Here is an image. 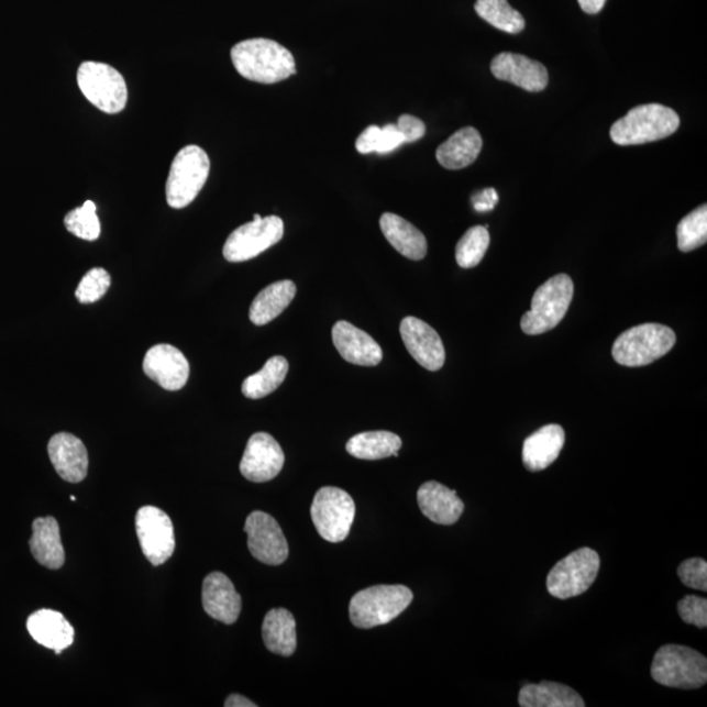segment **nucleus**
<instances>
[{
	"instance_id": "cd10ccee",
	"label": "nucleus",
	"mask_w": 707,
	"mask_h": 707,
	"mask_svg": "<svg viewBox=\"0 0 707 707\" xmlns=\"http://www.w3.org/2000/svg\"><path fill=\"white\" fill-rule=\"evenodd\" d=\"M295 295H297V286L292 280H278L267 286L253 300L250 310L251 321L257 327L269 324L291 305Z\"/></svg>"
},
{
	"instance_id": "6e6552de",
	"label": "nucleus",
	"mask_w": 707,
	"mask_h": 707,
	"mask_svg": "<svg viewBox=\"0 0 707 707\" xmlns=\"http://www.w3.org/2000/svg\"><path fill=\"white\" fill-rule=\"evenodd\" d=\"M78 86L86 99L101 112L117 114L128 104V86L122 75L101 62H84L78 68Z\"/></svg>"
},
{
	"instance_id": "ea45409f",
	"label": "nucleus",
	"mask_w": 707,
	"mask_h": 707,
	"mask_svg": "<svg viewBox=\"0 0 707 707\" xmlns=\"http://www.w3.org/2000/svg\"><path fill=\"white\" fill-rule=\"evenodd\" d=\"M396 126L404 135L405 143H413L423 139L426 134L424 123L415 115L402 114L397 120Z\"/></svg>"
},
{
	"instance_id": "2eb2a0df",
	"label": "nucleus",
	"mask_w": 707,
	"mask_h": 707,
	"mask_svg": "<svg viewBox=\"0 0 707 707\" xmlns=\"http://www.w3.org/2000/svg\"><path fill=\"white\" fill-rule=\"evenodd\" d=\"M400 333L405 347L418 365L429 371H439L444 366L445 350L442 339L428 322L409 316L401 321Z\"/></svg>"
},
{
	"instance_id": "6ab92c4d",
	"label": "nucleus",
	"mask_w": 707,
	"mask_h": 707,
	"mask_svg": "<svg viewBox=\"0 0 707 707\" xmlns=\"http://www.w3.org/2000/svg\"><path fill=\"white\" fill-rule=\"evenodd\" d=\"M205 612L225 625L236 622L242 612V597L229 576L211 573L206 576L202 587Z\"/></svg>"
},
{
	"instance_id": "a878e982",
	"label": "nucleus",
	"mask_w": 707,
	"mask_h": 707,
	"mask_svg": "<svg viewBox=\"0 0 707 707\" xmlns=\"http://www.w3.org/2000/svg\"><path fill=\"white\" fill-rule=\"evenodd\" d=\"M30 540L34 560L47 568L58 570L65 564V549L62 545L58 521L53 517L33 521Z\"/></svg>"
},
{
	"instance_id": "5701e85b",
	"label": "nucleus",
	"mask_w": 707,
	"mask_h": 707,
	"mask_svg": "<svg viewBox=\"0 0 707 707\" xmlns=\"http://www.w3.org/2000/svg\"><path fill=\"white\" fill-rule=\"evenodd\" d=\"M565 430L560 424H546L523 444V464L530 472H541L559 459L565 445Z\"/></svg>"
},
{
	"instance_id": "ddd939ff",
	"label": "nucleus",
	"mask_w": 707,
	"mask_h": 707,
	"mask_svg": "<svg viewBox=\"0 0 707 707\" xmlns=\"http://www.w3.org/2000/svg\"><path fill=\"white\" fill-rule=\"evenodd\" d=\"M244 531L253 557L265 565H283L288 557V544L278 521L263 511H253L246 518Z\"/></svg>"
},
{
	"instance_id": "2f4dec72",
	"label": "nucleus",
	"mask_w": 707,
	"mask_h": 707,
	"mask_svg": "<svg viewBox=\"0 0 707 707\" xmlns=\"http://www.w3.org/2000/svg\"><path fill=\"white\" fill-rule=\"evenodd\" d=\"M475 10L479 18L499 31L518 34L526 29L523 15L507 0H477Z\"/></svg>"
},
{
	"instance_id": "f704fd0d",
	"label": "nucleus",
	"mask_w": 707,
	"mask_h": 707,
	"mask_svg": "<svg viewBox=\"0 0 707 707\" xmlns=\"http://www.w3.org/2000/svg\"><path fill=\"white\" fill-rule=\"evenodd\" d=\"M65 225L73 235L95 242L101 233V224L98 214H96V205L87 201L81 208L74 209L65 217Z\"/></svg>"
},
{
	"instance_id": "4468645a",
	"label": "nucleus",
	"mask_w": 707,
	"mask_h": 707,
	"mask_svg": "<svg viewBox=\"0 0 707 707\" xmlns=\"http://www.w3.org/2000/svg\"><path fill=\"white\" fill-rule=\"evenodd\" d=\"M285 464V453L279 443L267 432L250 438L240 463V472L252 483L263 484L276 478Z\"/></svg>"
},
{
	"instance_id": "f8f14e48",
	"label": "nucleus",
	"mask_w": 707,
	"mask_h": 707,
	"mask_svg": "<svg viewBox=\"0 0 707 707\" xmlns=\"http://www.w3.org/2000/svg\"><path fill=\"white\" fill-rule=\"evenodd\" d=\"M136 537L142 552L154 566H161L175 552V528L166 512L154 506H144L135 517Z\"/></svg>"
},
{
	"instance_id": "0eeeda50",
	"label": "nucleus",
	"mask_w": 707,
	"mask_h": 707,
	"mask_svg": "<svg viewBox=\"0 0 707 707\" xmlns=\"http://www.w3.org/2000/svg\"><path fill=\"white\" fill-rule=\"evenodd\" d=\"M210 174L209 155L201 147L190 144L172 162L166 195L170 208L184 209L195 201Z\"/></svg>"
},
{
	"instance_id": "473e14b6",
	"label": "nucleus",
	"mask_w": 707,
	"mask_h": 707,
	"mask_svg": "<svg viewBox=\"0 0 707 707\" xmlns=\"http://www.w3.org/2000/svg\"><path fill=\"white\" fill-rule=\"evenodd\" d=\"M490 245L487 225H475L464 233L456 246V261L463 269H472L482 263Z\"/></svg>"
},
{
	"instance_id": "a19ab883",
	"label": "nucleus",
	"mask_w": 707,
	"mask_h": 707,
	"mask_svg": "<svg viewBox=\"0 0 707 707\" xmlns=\"http://www.w3.org/2000/svg\"><path fill=\"white\" fill-rule=\"evenodd\" d=\"M380 128L379 126H368L363 130L362 134L358 136V140L355 142V147L358 150L360 154H371L375 153L377 139H379Z\"/></svg>"
},
{
	"instance_id": "4c0bfd02",
	"label": "nucleus",
	"mask_w": 707,
	"mask_h": 707,
	"mask_svg": "<svg viewBox=\"0 0 707 707\" xmlns=\"http://www.w3.org/2000/svg\"><path fill=\"white\" fill-rule=\"evenodd\" d=\"M677 610L684 622L695 625L699 629L707 627V600L704 597L685 596L678 601Z\"/></svg>"
},
{
	"instance_id": "e433bc0d",
	"label": "nucleus",
	"mask_w": 707,
	"mask_h": 707,
	"mask_svg": "<svg viewBox=\"0 0 707 707\" xmlns=\"http://www.w3.org/2000/svg\"><path fill=\"white\" fill-rule=\"evenodd\" d=\"M678 578L686 587L707 592V562L703 559H689L677 570Z\"/></svg>"
},
{
	"instance_id": "20e7f679",
	"label": "nucleus",
	"mask_w": 707,
	"mask_h": 707,
	"mask_svg": "<svg viewBox=\"0 0 707 707\" xmlns=\"http://www.w3.org/2000/svg\"><path fill=\"white\" fill-rule=\"evenodd\" d=\"M651 676L669 688H703L707 683V659L691 648L665 644L656 651Z\"/></svg>"
},
{
	"instance_id": "dca6fc26",
	"label": "nucleus",
	"mask_w": 707,
	"mask_h": 707,
	"mask_svg": "<svg viewBox=\"0 0 707 707\" xmlns=\"http://www.w3.org/2000/svg\"><path fill=\"white\" fill-rule=\"evenodd\" d=\"M143 371L151 380L174 393L188 383L190 366L180 350L167 343H161L151 347L144 356Z\"/></svg>"
},
{
	"instance_id": "37998d69",
	"label": "nucleus",
	"mask_w": 707,
	"mask_h": 707,
	"mask_svg": "<svg viewBox=\"0 0 707 707\" xmlns=\"http://www.w3.org/2000/svg\"><path fill=\"white\" fill-rule=\"evenodd\" d=\"M581 9L589 15H595L603 10V7L606 5L607 0H578Z\"/></svg>"
},
{
	"instance_id": "39448f33",
	"label": "nucleus",
	"mask_w": 707,
	"mask_h": 707,
	"mask_svg": "<svg viewBox=\"0 0 707 707\" xmlns=\"http://www.w3.org/2000/svg\"><path fill=\"white\" fill-rule=\"evenodd\" d=\"M676 334L662 324H642L629 329L616 340L614 360L625 367H643L663 358L674 349Z\"/></svg>"
},
{
	"instance_id": "412c9836",
	"label": "nucleus",
	"mask_w": 707,
	"mask_h": 707,
	"mask_svg": "<svg viewBox=\"0 0 707 707\" xmlns=\"http://www.w3.org/2000/svg\"><path fill=\"white\" fill-rule=\"evenodd\" d=\"M418 506L426 518L441 526H452L464 512L455 490L437 482L424 483L417 493Z\"/></svg>"
},
{
	"instance_id": "aec40b11",
	"label": "nucleus",
	"mask_w": 707,
	"mask_h": 707,
	"mask_svg": "<svg viewBox=\"0 0 707 707\" xmlns=\"http://www.w3.org/2000/svg\"><path fill=\"white\" fill-rule=\"evenodd\" d=\"M54 470L67 483L84 482L88 473V452L79 438L59 432L47 445Z\"/></svg>"
},
{
	"instance_id": "c85d7f7f",
	"label": "nucleus",
	"mask_w": 707,
	"mask_h": 707,
	"mask_svg": "<svg viewBox=\"0 0 707 707\" xmlns=\"http://www.w3.org/2000/svg\"><path fill=\"white\" fill-rule=\"evenodd\" d=\"M265 647L273 654L291 656L297 650V622L285 608L272 609L263 623Z\"/></svg>"
},
{
	"instance_id": "393cba45",
	"label": "nucleus",
	"mask_w": 707,
	"mask_h": 707,
	"mask_svg": "<svg viewBox=\"0 0 707 707\" xmlns=\"http://www.w3.org/2000/svg\"><path fill=\"white\" fill-rule=\"evenodd\" d=\"M483 136L475 128L457 130L450 140L437 150V159L442 167L456 170L475 163L483 150Z\"/></svg>"
},
{
	"instance_id": "b1692460",
	"label": "nucleus",
	"mask_w": 707,
	"mask_h": 707,
	"mask_svg": "<svg viewBox=\"0 0 707 707\" xmlns=\"http://www.w3.org/2000/svg\"><path fill=\"white\" fill-rule=\"evenodd\" d=\"M380 229L388 243L402 256L421 261L428 255V240L417 227L404 218L386 212L380 218Z\"/></svg>"
},
{
	"instance_id": "72a5a7b5",
	"label": "nucleus",
	"mask_w": 707,
	"mask_h": 707,
	"mask_svg": "<svg viewBox=\"0 0 707 707\" xmlns=\"http://www.w3.org/2000/svg\"><path fill=\"white\" fill-rule=\"evenodd\" d=\"M707 242V206H699L677 225L678 250L688 253Z\"/></svg>"
},
{
	"instance_id": "7ed1b4c3",
	"label": "nucleus",
	"mask_w": 707,
	"mask_h": 707,
	"mask_svg": "<svg viewBox=\"0 0 707 707\" xmlns=\"http://www.w3.org/2000/svg\"><path fill=\"white\" fill-rule=\"evenodd\" d=\"M413 601V593L401 585L374 586L353 596L350 620L360 629H373L394 621Z\"/></svg>"
},
{
	"instance_id": "9b49d317",
	"label": "nucleus",
	"mask_w": 707,
	"mask_h": 707,
	"mask_svg": "<svg viewBox=\"0 0 707 707\" xmlns=\"http://www.w3.org/2000/svg\"><path fill=\"white\" fill-rule=\"evenodd\" d=\"M284 233L285 224L279 217L255 214L253 222L240 225L227 239L223 256L230 263H244L279 243Z\"/></svg>"
},
{
	"instance_id": "bb28decb",
	"label": "nucleus",
	"mask_w": 707,
	"mask_h": 707,
	"mask_svg": "<svg viewBox=\"0 0 707 707\" xmlns=\"http://www.w3.org/2000/svg\"><path fill=\"white\" fill-rule=\"evenodd\" d=\"M521 707H585V699L570 686L553 682L524 684L519 693Z\"/></svg>"
},
{
	"instance_id": "f3484780",
	"label": "nucleus",
	"mask_w": 707,
	"mask_h": 707,
	"mask_svg": "<svg viewBox=\"0 0 707 707\" xmlns=\"http://www.w3.org/2000/svg\"><path fill=\"white\" fill-rule=\"evenodd\" d=\"M490 70L499 80L509 81L528 92H540L549 84L546 67L538 60L515 53H500L491 60Z\"/></svg>"
},
{
	"instance_id": "9d476101",
	"label": "nucleus",
	"mask_w": 707,
	"mask_h": 707,
	"mask_svg": "<svg viewBox=\"0 0 707 707\" xmlns=\"http://www.w3.org/2000/svg\"><path fill=\"white\" fill-rule=\"evenodd\" d=\"M311 518L320 537L329 542L346 540L355 519V504L345 490L325 486L316 493Z\"/></svg>"
},
{
	"instance_id": "c756f323",
	"label": "nucleus",
	"mask_w": 707,
	"mask_h": 707,
	"mask_svg": "<svg viewBox=\"0 0 707 707\" xmlns=\"http://www.w3.org/2000/svg\"><path fill=\"white\" fill-rule=\"evenodd\" d=\"M401 438L389 431H367L354 435L346 444L350 455L361 460H382L398 456Z\"/></svg>"
},
{
	"instance_id": "79ce46f5",
	"label": "nucleus",
	"mask_w": 707,
	"mask_h": 707,
	"mask_svg": "<svg viewBox=\"0 0 707 707\" xmlns=\"http://www.w3.org/2000/svg\"><path fill=\"white\" fill-rule=\"evenodd\" d=\"M497 190L489 188L482 191V194L473 197L472 201L475 205V210L478 212L491 211L498 203Z\"/></svg>"
},
{
	"instance_id": "423d86ee",
	"label": "nucleus",
	"mask_w": 707,
	"mask_h": 707,
	"mask_svg": "<svg viewBox=\"0 0 707 707\" xmlns=\"http://www.w3.org/2000/svg\"><path fill=\"white\" fill-rule=\"evenodd\" d=\"M573 297L574 284L567 274L546 280L534 292L531 311L521 318V331L528 335L552 331L564 320Z\"/></svg>"
},
{
	"instance_id": "f257e3e1",
	"label": "nucleus",
	"mask_w": 707,
	"mask_h": 707,
	"mask_svg": "<svg viewBox=\"0 0 707 707\" xmlns=\"http://www.w3.org/2000/svg\"><path fill=\"white\" fill-rule=\"evenodd\" d=\"M231 59L243 78L263 85H274L297 74L291 52L276 41L251 38L232 47Z\"/></svg>"
},
{
	"instance_id": "1a4fd4ad",
	"label": "nucleus",
	"mask_w": 707,
	"mask_h": 707,
	"mask_svg": "<svg viewBox=\"0 0 707 707\" xmlns=\"http://www.w3.org/2000/svg\"><path fill=\"white\" fill-rule=\"evenodd\" d=\"M600 570V557L592 548H581L566 555L548 575V593L566 600L585 594Z\"/></svg>"
},
{
	"instance_id": "c9c22d12",
	"label": "nucleus",
	"mask_w": 707,
	"mask_h": 707,
	"mask_svg": "<svg viewBox=\"0 0 707 707\" xmlns=\"http://www.w3.org/2000/svg\"><path fill=\"white\" fill-rule=\"evenodd\" d=\"M111 284L112 279L109 273L102 267H95L80 280L77 291H75V297L80 303H95V301L104 297Z\"/></svg>"
},
{
	"instance_id": "7c9ffc66",
	"label": "nucleus",
	"mask_w": 707,
	"mask_h": 707,
	"mask_svg": "<svg viewBox=\"0 0 707 707\" xmlns=\"http://www.w3.org/2000/svg\"><path fill=\"white\" fill-rule=\"evenodd\" d=\"M288 373V362L284 356L276 355L265 363L263 369L246 377L243 383V395L251 400H259L280 387Z\"/></svg>"
},
{
	"instance_id": "f03ea898",
	"label": "nucleus",
	"mask_w": 707,
	"mask_h": 707,
	"mask_svg": "<svg viewBox=\"0 0 707 707\" xmlns=\"http://www.w3.org/2000/svg\"><path fill=\"white\" fill-rule=\"evenodd\" d=\"M680 117L669 107L644 104L636 107L610 128V139L619 146H638L661 141L674 134Z\"/></svg>"
},
{
	"instance_id": "c03bdc74",
	"label": "nucleus",
	"mask_w": 707,
	"mask_h": 707,
	"mask_svg": "<svg viewBox=\"0 0 707 707\" xmlns=\"http://www.w3.org/2000/svg\"><path fill=\"white\" fill-rule=\"evenodd\" d=\"M225 707H256V704H253L251 699L245 698L240 695H231L225 699Z\"/></svg>"
},
{
	"instance_id": "4be33fe9",
	"label": "nucleus",
	"mask_w": 707,
	"mask_h": 707,
	"mask_svg": "<svg viewBox=\"0 0 707 707\" xmlns=\"http://www.w3.org/2000/svg\"><path fill=\"white\" fill-rule=\"evenodd\" d=\"M26 629L33 640L46 649L62 654L74 642L75 631L65 616L52 609H40L30 616Z\"/></svg>"
},
{
	"instance_id": "58836bf2",
	"label": "nucleus",
	"mask_w": 707,
	"mask_h": 707,
	"mask_svg": "<svg viewBox=\"0 0 707 707\" xmlns=\"http://www.w3.org/2000/svg\"><path fill=\"white\" fill-rule=\"evenodd\" d=\"M405 143L404 135L396 126V123H389L380 128L379 139H377L376 151L377 154L393 153L396 148Z\"/></svg>"
},
{
	"instance_id": "a211bd4d",
	"label": "nucleus",
	"mask_w": 707,
	"mask_h": 707,
	"mask_svg": "<svg viewBox=\"0 0 707 707\" xmlns=\"http://www.w3.org/2000/svg\"><path fill=\"white\" fill-rule=\"evenodd\" d=\"M335 349L349 363L374 367L383 360V350L373 338L347 321H339L332 329Z\"/></svg>"
}]
</instances>
